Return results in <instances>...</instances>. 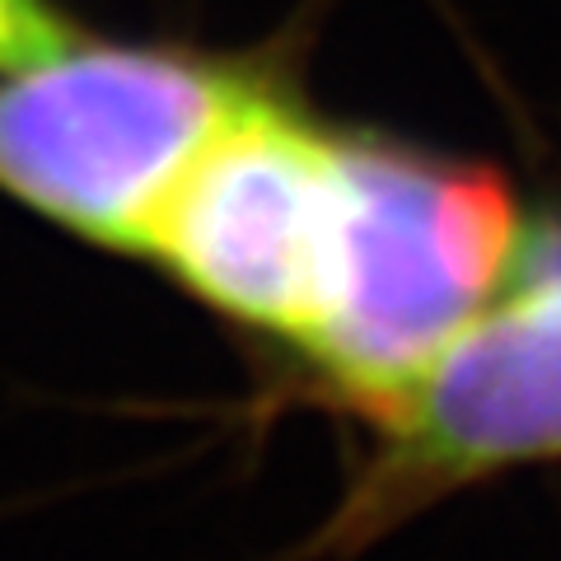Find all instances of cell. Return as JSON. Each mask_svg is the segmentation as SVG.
<instances>
[{
  "mask_svg": "<svg viewBox=\"0 0 561 561\" xmlns=\"http://www.w3.org/2000/svg\"><path fill=\"white\" fill-rule=\"evenodd\" d=\"M267 94L179 51L66 47L0 80V187L122 253H150L179 187Z\"/></svg>",
  "mask_w": 561,
  "mask_h": 561,
  "instance_id": "cell-2",
  "label": "cell"
},
{
  "mask_svg": "<svg viewBox=\"0 0 561 561\" xmlns=\"http://www.w3.org/2000/svg\"><path fill=\"white\" fill-rule=\"evenodd\" d=\"M383 421L402 486L561 454V267L491 305Z\"/></svg>",
  "mask_w": 561,
  "mask_h": 561,
  "instance_id": "cell-4",
  "label": "cell"
},
{
  "mask_svg": "<svg viewBox=\"0 0 561 561\" xmlns=\"http://www.w3.org/2000/svg\"><path fill=\"white\" fill-rule=\"evenodd\" d=\"M342 140L262 94L179 187L150 257L239 323L309 342L328 300Z\"/></svg>",
  "mask_w": 561,
  "mask_h": 561,
  "instance_id": "cell-3",
  "label": "cell"
},
{
  "mask_svg": "<svg viewBox=\"0 0 561 561\" xmlns=\"http://www.w3.org/2000/svg\"><path fill=\"white\" fill-rule=\"evenodd\" d=\"M519 253V206L491 169L342 146L328 300L305 351L389 416L482 319Z\"/></svg>",
  "mask_w": 561,
  "mask_h": 561,
  "instance_id": "cell-1",
  "label": "cell"
},
{
  "mask_svg": "<svg viewBox=\"0 0 561 561\" xmlns=\"http://www.w3.org/2000/svg\"><path fill=\"white\" fill-rule=\"evenodd\" d=\"M76 47V28L47 0H0V70H24Z\"/></svg>",
  "mask_w": 561,
  "mask_h": 561,
  "instance_id": "cell-5",
  "label": "cell"
}]
</instances>
